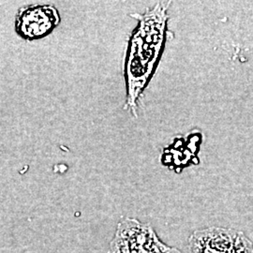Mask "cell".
<instances>
[{
  "instance_id": "4",
  "label": "cell",
  "mask_w": 253,
  "mask_h": 253,
  "mask_svg": "<svg viewBox=\"0 0 253 253\" xmlns=\"http://www.w3.org/2000/svg\"><path fill=\"white\" fill-rule=\"evenodd\" d=\"M60 23L58 10L52 5H30L19 10L15 32L26 41L41 40L51 34Z\"/></svg>"
},
{
  "instance_id": "1",
  "label": "cell",
  "mask_w": 253,
  "mask_h": 253,
  "mask_svg": "<svg viewBox=\"0 0 253 253\" xmlns=\"http://www.w3.org/2000/svg\"><path fill=\"white\" fill-rule=\"evenodd\" d=\"M168 3H158L139 19L126 59V104L136 115L137 100L150 80L163 51Z\"/></svg>"
},
{
  "instance_id": "3",
  "label": "cell",
  "mask_w": 253,
  "mask_h": 253,
  "mask_svg": "<svg viewBox=\"0 0 253 253\" xmlns=\"http://www.w3.org/2000/svg\"><path fill=\"white\" fill-rule=\"evenodd\" d=\"M189 253H253V245L242 232L211 227L190 235Z\"/></svg>"
},
{
  "instance_id": "2",
  "label": "cell",
  "mask_w": 253,
  "mask_h": 253,
  "mask_svg": "<svg viewBox=\"0 0 253 253\" xmlns=\"http://www.w3.org/2000/svg\"><path fill=\"white\" fill-rule=\"evenodd\" d=\"M110 253H180L158 238L148 224L127 218L119 224Z\"/></svg>"
}]
</instances>
